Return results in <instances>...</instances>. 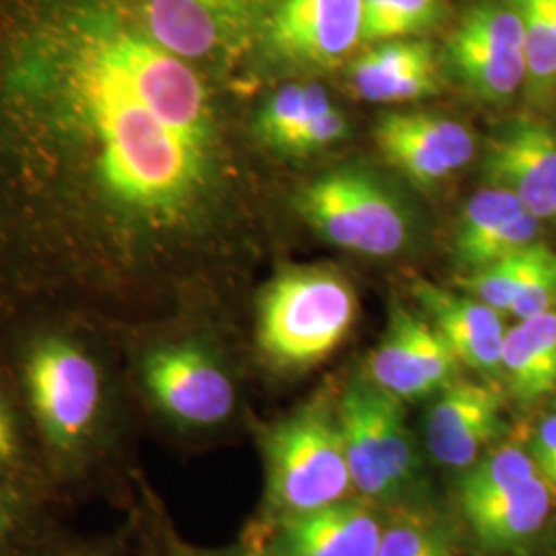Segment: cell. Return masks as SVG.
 Wrapping results in <instances>:
<instances>
[{"instance_id": "1", "label": "cell", "mask_w": 556, "mask_h": 556, "mask_svg": "<svg viewBox=\"0 0 556 556\" xmlns=\"http://www.w3.org/2000/svg\"><path fill=\"white\" fill-rule=\"evenodd\" d=\"M219 83L126 0H0V312L149 319L231 213Z\"/></svg>"}, {"instance_id": "2", "label": "cell", "mask_w": 556, "mask_h": 556, "mask_svg": "<svg viewBox=\"0 0 556 556\" xmlns=\"http://www.w3.org/2000/svg\"><path fill=\"white\" fill-rule=\"evenodd\" d=\"M0 353L52 493L64 503L116 484L137 408L114 330L71 307L31 303L0 312Z\"/></svg>"}, {"instance_id": "3", "label": "cell", "mask_w": 556, "mask_h": 556, "mask_svg": "<svg viewBox=\"0 0 556 556\" xmlns=\"http://www.w3.org/2000/svg\"><path fill=\"white\" fill-rule=\"evenodd\" d=\"M135 408L184 438L211 435L238 413L239 386L219 342L151 319L112 328Z\"/></svg>"}, {"instance_id": "4", "label": "cell", "mask_w": 556, "mask_h": 556, "mask_svg": "<svg viewBox=\"0 0 556 556\" xmlns=\"http://www.w3.org/2000/svg\"><path fill=\"white\" fill-rule=\"evenodd\" d=\"M256 443L264 464L258 523L314 511L355 491L337 408L314 402L291 417L260 425Z\"/></svg>"}, {"instance_id": "5", "label": "cell", "mask_w": 556, "mask_h": 556, "mask_svg": "<svg viewBox=\"0 0 556 556\" xmlns=\"http://www.w3.org/2000/svg\"><path fill=\"white\" fill-rule=\"evenodd\" d=\"M355 316V291L337 270L289 268L260 291L256 346L278 369L309 367L337 351Z\"/></svg>"}, {"instance_id": "6", "label": "cell", "mask_w": 556, "mask_h": 556, "mask_svg": "<svg viewBox=\"0 0 556 556\" xmlns=\"http://www.w3.org/2000/svg\"><path fill=\"white\" fill-rule=\"evenodd\" d=\"M337 410L355 491L379 507L406 505L422 466L402 402L367 379L344 390Z\"/></svg>"}, {"instance_id": "7", "label": "cell", "mask_w": 556, "mask_h": 556, "mask_svg": "<svg viewBox=\"0 0 556 556\" xmlns=\"http://www.w3.org/2000/svg\"><path fill=\"white\" fill-rule=\"evenodd\" d=\"M270 0H126L142 29L220 80L252 56Z\"/></svg>"}, {"instance_id": "8", "label": "cell", "mask_w": 556, "mask_h": 556, "mask_svg": "<svg viewBox=\"0 0 556 556\" xmlns=\"http://www.w3.org/2000/svg\"><path fill=\"white\" fill-rule=\"evenodd\" d=\"M299 215L321 238L363 256L388 258L408 241V220L378 179L334 169L299 190Z\"/></svg>"}, {"instance_id": "9", "label": "cell", "mask_w": 556, "mask_h": 556, "mask_svg": "<svg viewBox=\"0 0 556 556\" xmlns=\"http://www.w3.org/2000/svg\"><path fill=\"white\" fill-rule=\"evenodd\" d=\"M363 40V0H270L254 54L298 68L328 71Z\"/></svg>"}, {"instance_id": "10", "label": "cell", "mask_w": 556, "mask_h": 556, "mask_svg": "<svg viewBox=\"0 0 556 556\" xmlns=\"http://www.w3.org/2000/svg\"><path fill=\"white\" fill-rule=\"evenodd\" d=\"M447 62L478 100H511L526 83L523 27L507 0L472 4L447 41Z\"/></svg>"}, {"instance_id": "11", "label": "cell", "mask_w": 556, "mask_h": 556, "mask_svg": "<svg viewBox=\"0 0 556 556\" xmlns=\"http://www.w3.org/2000/svg\"><path fill=\"white\" fill-rule=\"evenodd\" d=\"M376 503L342 498L332 505L254 523L245 544L264 556H378L383 523Z\"/></svg>"}, {"instance_id": "12", "label": "cell", "mask_w": 556, "mask_h": 556, "mask_svg": "<svg viewBox=\"0 0 556 556\" xmlns=\"http://www.w3.org/2000/svg\"><path fill=\"white\" fill-rule=\"evenodd\" d=\"M457 367L459 361L438 328L425 316L396 305L369 357L367 374L379 390L402 402L435 396L457 379Z\"/></svg>"}, {"instance_id": "13", "label": "cell", "mask_w": 556, "mask_h": 556, "mask_svg": "<svg viewBox=\"0 0 556 556\" xmlns=\"http://www.w3.org/2000/svg\"><path fill=\"white\" fill-rule=\"evenodd\" d=\"M381 155L422 186L438 184L468 165L477 144L462 122L422 112H388L376 124Z\"/></svg>"}, {"instance_id": "14", "label": "cell", "mask_w": 556, "mask_h": 556, "mask_svg": "<svg viewBox=\"0 0 556 556\" xmlns=\"http://www.w3.org/2000/svg\"><path fill=\"white\" fill-rule=\"evenodd\" d=\"M484 174L538 219L556 217V132L534 119L511 122L491 140Z\"/></svg>"}, {"instance_id": "15", "label": "cell", "mask_w": 556, "mask_h": 556, "mask_svg": "<svg viewBox=\"0 0 556 556\" xmlns=\"http://www.w3.org/2000/svg\"><path fill=\"white\" fill-rule=\"evenodd\" d=\"M497 390L454 379L439 392L425 417V443L433 459L456 470L470 468L503 431Z\"/></svg>"}, {"instance_id": "16", "label": "cell", "mask_w": 556, "mask_h": 556, "mask_svg": "<svg viewBox=\"0 0 556 556\" xmlns=\"http://www.w3.org/2000/svg\"><path fill=\"white\" fill-rule=\"evenodd\" d=\"M413 293L459 365L482 374H501L507 332L501 312L472 295H457L427 280H417Z\"/></svg>"}, {"instance_id": "17", "label": "cell", "mask_w": 556, "mask_h": 556, "mask_svg": "<svg viewBox=\"0 0 556 556\" xmlns=\"http://www.w3.org/2000/svg\"><path fill=\"white\" fill-rule=\"evenodd\" d=\"M351 85L361 100L406 103L439 91L433 46L418 40L381 41L351 66Z\"/></svg>"}, {"instance_id": "18", "label": "cell", "mask_w": 556, "mask_h": 556, "mask_svg": "<svg viewBox=\"0 0 556 556\" xmlns=\"http://www.w3.org/2000/svg\"><path fill=\"white\" fill-rule=\"evenodd\" d=\"M551 509L553 491L540 477L501 497L462 507L472 534L491 551H509L536 536Z\"/></svg>"}, {"instance_id": "19", "label": "cell", "mask_w": 556, "mask_h": 556, "mask_svg": "<svg viewBox=\"0 0 556 556\" xmlns=\"http://www.w3.org/2000/svg\"><path fill=\"white\" fill-rule=\"evenodd\" d=\"M501 374L516 397L534 402L556 388V312L519 319L507 328Z\"/></svg>"}, {"instance_id": "20", "label": "cell", "mask_w": 556, "mask_h": 556, "mask_svg": "<svg viewBox=\"0 0 556 556\" xmlns=\"http://www.w3.org/2000/svg\"><path fill=\"white\" fill-rule=\"evenodd\" d=\"M523 27L526 89L542 110L556 103V0H507Z\"/></svg>"}, {"instance_id": "21", "label": "cell", "mask_w": 556, "mask_h": 556, "mask_svg": "<svg viewBox=\"0 0 556 556\" xmlns=\"http://www.w3.org/2000/svg\"><path fill=\"white\" fill-rule=\"evenodd\" d=\"M0 480L36 486L54 495L43 475L36 441L31 435L29 422L23 413L17 390L13 386V379L7 369L2 353H0Z\"/></svg>"}, {"instance_id": "22", "label": "cell", "mask_w": 556, "mask_h": 556, "mask_svg": "<svg viewBox=\"0 0 556 556\" xmlns=\"http://www.w3.org/2000/svg\"><path fill=\"white\" fill-rule=\"evenodd\" d=\"M555 256L556 252L536 241L534 245L495 264L470 270V275L459 278V287L497 312H511L516 299L540 277Z\"/></svg>"}, {"instance_id": "23", "label": "cell", "mask_w": 556, "mask_h": 556, "mask_svg": "<svg viewBox=\"0 0 556 556\" xmlns=\"http://www.w3.org/2000/svg\"><path fill=\"white\" fill-rule=\"evenodd\" d=\"M59 505L48 491L0 480V556H15L52 532Z\"/></svg>"}, {"instance_id": "24", "label": "cell", "mask_w": 556, "mask_h": 556, "mask_svg": "<svg viewBox=\"0 0 556 556\" xmlns=\"http://www.w3.org/2000/svg\"><path fill=\"white\" fill-rule=\"evenodd\" d=\"M540 477L534 457L516 445L501 447L464 470V477L457 484L459 507L480 501L501 497L516 491L517 486Z\"/></svg>"}, {"instance_id": "25", "label": "cell", "mask_w": 556, "mask_h": 556, "mask_svg": "<svg viewBox=\"0 0 556 556\" xmlns=\"http://www.w3.org/2000/svg\"><path fill=\"white\" fill-rule=\"evenodd\" d=\"M521 213H526L523 204L503 188L489 186L477 192L466 204L464 215L457 223L454 254L459 266L468 268L478 248L491 238L498 227H503L507 220L516 219Z\"/></svg>"}, {"instance_id": "26", "label": "cell", "mask_w": 556, "mask_h": 556, "mask_svg": "<svg viewBox=\"0 0 556 556\" xmlns=\"http://www.w3.org/2000/svg\"><path fill=\"white\" fill-rule=\"evenodd\" d=\"M378 556H454L452 538L417 507L397 505L383 523Z\"/></svg>"}, {"instance_id": "27", "label": "cell", "mask_w": 556, "mask_h": 556, "mask_svg": "<svg viewBox=\"0 0 556 556\" xmlns=\"http://www.w3.org/2000/svg\"><path fill=\"white\" fill-rule=\"evenodd\" d=\"M441 0H363V40H404L433 27Z\"/></svg>"}, {"instance_id": "28", "label": "cell", "mask_w": 556, "mask_h": 556, "mask_svg": "<svg viewBox=\"0 0 556 556\" xmlns=\"http://www.w3.org/2000/svg\"><path fill=\"white\" fill-rule=\"evenodd\" d=\"M307 85L287 83L260 105L252 124V135L262 147L285 153V149L307 118Z\"/></svg>"}, {"instance_id": "29", "label": "cell", "mask_w": 556, "mask_h": 556, "mask_svg": "<svg viewBox=\"0 0 556 556\" xmlns=\"http://www.w3.org/2000/svg\"><path fill=\"white\" fill-rule=\"evenodd\" d=\"M135 555V519L128 526L108 534L79 536L54 528L38 538L15 556H132Z\"/></svg>"}, {"instance_id": "30", "label": "cell", "mask_w": 556, "mask_h": 556, "mask_svg": "<svg viewBox=\"0 0 556 556\" xmlns=\"http://www.w3.org/2000/svg\"><path fill=\"white\" fill-rule=\"evenodd\" d=\"M307 118L282 155H309L334 144L346 132V119L332 105V101L328 100V93L321 85L307 83Z\"/></svg>"}, {"instance_id": "31", "label": "cell", "mask_w": 556, "mask_h": 556, "mask_svg": "<svg viewBox=\"0 0 556 556\" xmlns=\"http://www.w3.org/2000/svg\"><path fill=\"white\" fill-rule=\"evenodd\" d=\"M140 509L147 517V521L153 528V534L157 538L161 556H264L250 544H239V546H227V548H204L186 542L174 530L172 521L165 516L160 501L153 497L151 489L147 482L139 478Z\"/></svg>"}, {"instance_id": "32", "label": "cell", "mask_w": 556, "mask_h": 556, "mask_svg": "<svg viewBox=\"0 0 556 556\" xmlns=\"http://www.w3.org/2000/svg\"><path fill=\"white\" fill-rule=\"evenodd\" d=\"M556 305V256L540 273V277L516 299L511 314L517 319L534 318L540 314L553 312Z\"/></svg>"}, {"instance_id": "33", "label": "cell", "mask_w": 556, "mask_h": 556, "mask_svg": "<svg viewBox=\"0 0 556 556\" xmlns=\"http://www.w3.org/2000/svg\"><path fill=\"white\" fill-rule=\"evenodd\" d=\"M530 454L534 457L538 475L556 495V415L540 422Z\"/></svg>"}, {"instance_id": "34", "label": "cell", "mask_w": 556, "mask_h": 556, "mask_svg": "<svg viewBox=\"0 0 556 556\" xmlns=\"http://www.w3.org/2000/svg\"><path fill=\"white\" fill-rule=\"evenodd\" d=\"M132 519H135V555L132 556H161L157 538L153 534V528L140 507H137Z\"/></svg>"}]
</instances>
